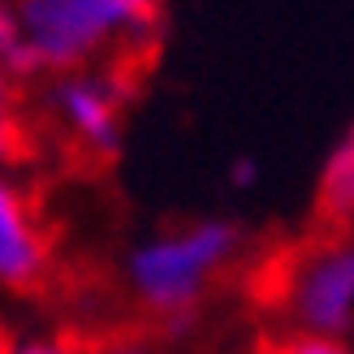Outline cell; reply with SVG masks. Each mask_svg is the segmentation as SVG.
I'll return each mask as SVG.
<instances>
[{
  "label": "cell",
  "mask_w": 354,
  "mask_h": 354,
  "mask_svg": "<svg viewBox=\"0 0 354 354\" xmlns=\"http://www.w3.org/2000/svg\"><path fill=\"white\" fill-rule=\"evenodd\" d=\"M26 354H69V350H65V346L57 342V346H30Z\"/></svg>",
  "instance_id": "cell-10"
},
{
  "label": "cell",
  "mask_w": 354,
  "mask_h": 354,
  "mask_svg": "<svg viewBox=\"0 0 354 354\" xmlns=\"http://www.w3.org/2000/svg\"><path fill=\"white\" fill-rule=\"evenodd\" d=\"M255 354H354L342 337H324V333H290V337H277V342H263Z\"/></svg>",
  "instance_id": "cell-9"
},
{
  "label": "cell",
  "mask_w": 354,
  "mask_h": 354,
  "mask_svg": "<svg viewBox=\"0 0 354 354\" xmlns=\"http://www.w3.org/2000/svg\"><path fill=\"white\" fill-rule=\"evenodd\" d=\"M117 0H26L22 5V26L35 48L39 65H74L91 48L104 44V35L121 26Z\"/></svg>",
  "instance_id": "cell-3"
},
{
  "label": "cell",
  "mask_w": 354,
  "mask_h": 354,
  "mask_svg": "<svg viewBox=\"0 0 354 354\" xmlns=\"http://www.w3.org/2000/svg\"><path fill=\"white\" fill-rule=\"evenodd\" d=\"M0 281L22 294H48L52 286H61L39 207L5 182H0Z\"/></svg>",
  "instance_id": "cell-4"
},
{
  "label": "cell",
  "mask_w": 354,
  "mask_h": 354,
  "mask_svg": "<svg viewBox=\"0 0 354 354\" xmlns=\"http://www.w3.org/2000/svg\"><path fill=\"white\" fill-rule=\"evenodd\" d=\"M0 354H13V337H9L5 324H0Z\"/></svg>",
  "instance_id": "cell-11"
},
{
  "label": "cell",
  "mask_w": 354,
  "mask_h": 354,
  "mask_svg": "<svg viewBox=\"0 0 354 354\" xmlns=\"http://www.w3.org/2000/svg\"><path fill=\"white\" fill-rule=\"evenodd\" d=\"M30 156H35V130L13 109L9 86L0 82V160H30Z\"/></svg>",
  "instance_id": "cell-8"
},
{
  "label": "cell",
  "mask_w": 354,
  "mask_h": 354,
  "mask_svg": "<svg viewBox=\"0 0 354 354\" xmlns=\"http://www.w3.org/2000/svg\"><path fill=\"white\" fill-rule=\"evenodd\" d=\"M61 346L69 354H160L151 346L147 324H121V328H69L61 333Z\"/></svg>",
  "instance_id": "cell-7"
},
{
  "label": "cell",
  "mask_w": 354,
  "mask_h": 354,
  "mask_svg": "<svg viewBox=\"0 0 354 354\" xmlns=\"http://www.w3.org/2000/svg\"><path fill=\"white\" fill-rule=\"evenodd\" d=\"M255 294L290 311L303 333L342 337L354 328V229H315L307 246L263 263Z\"/></svg>",
  "instance_id": "cell-1"
},
{
  "label": "cell",
  "mask_w": 354,
  "mask_h": 354,
  "mask_svg": "<svg viewBox=\"0 0 354 354\" xmlns=\"http://www.w3.org/2000/svg\"><path fill=\"white\" fill-rule=\"evenodd\" d=\"M315 225L320 229H354V126L337 138L320 169L315 186Z\"/></svg>",
  "instance_id": "cell-5"
},
{
  "label": "cell",
  "mask_w": 354,
  "mask_h": 354,
  "mask_svg": "<svg viewBox=\"0 0 354 354\" xmlns=\"http://www.w3.org/2000/svg\"><path fill=\"white\" fill-rule=\"evenodd\" d=\"M234 255H238V229L221 225V221L190 225L138 255L134 277H138L143 298L156 311V324H173L182 315H190L199 307L207 281Z\"/></svg>",
  "instance_id": "cell-2"
},
{
  "label": "cell",
  "mask_w": 354,
  "mask_h": 354,
  "mask_svg": "<svg viewBox=\"0 0 354 354\" xmlns=\"http://www.w3.org/2000/svg\"><path fill=\"white\" fill-rule=\"evenodd\" d=\"M117 95L104 82H69L65 86V113L86 147L113 151L117 147Z\"/></svg>",
  "instance_id": "cell-6"
}]
</instances>
